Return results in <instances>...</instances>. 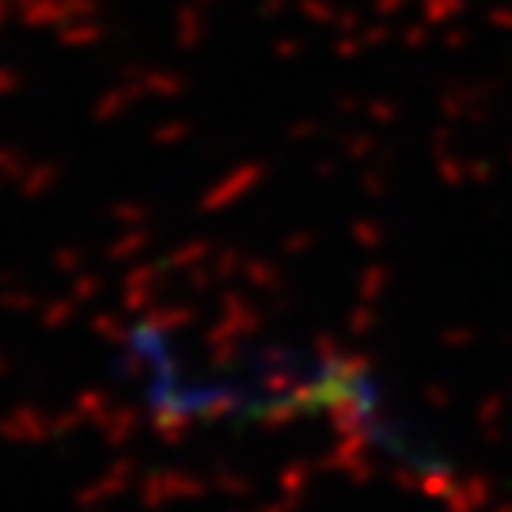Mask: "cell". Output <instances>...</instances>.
<instances>
[{
  "mask_svg": "<svg viewBox=\"0 0 512 512\" xmlns=\"http://www.w3.org/2000/svg\"><path fill=\"white\" fill-rule=\"evenodd\" d=\"M118 368L137 391L156 425H289V421H327L346 437L365 440L418 478H429L437 459L418 444L391 403L384 384L361 361L342 353L319 357H270L262 365H202L175 334L156 319L126 330Z\"/></svg>",
  "mask_w": 512,
  "mask_h": 512,
  "instance_id": "obj_1",
  "label": "cell"
}]
</instances>
